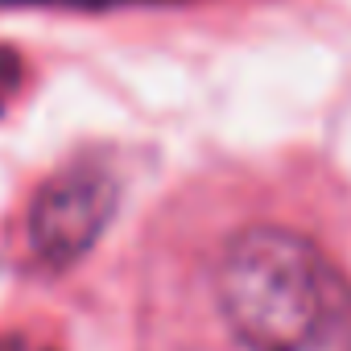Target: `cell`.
<instances>
[{
    "mask_svg": "<svg viewBox=\"0 0 351 351\" xmlns=\"http://www.w3.org/2000/svg\"><path fill=\"white\" fill-rule=\"evenodd\" d=\"M215 289L248 351H351V281L302 232L269 223L236 232Z\"/></svg>",
    "mask_w": 351,
    "mask_h": 351,
    "instance_id": "obj_1",
    "label": "cell"
},
{
    "mask_svg": "<svg viewBox=\"0 0 351 351\" xmlns=\"http://www.w3.org/2000/svg\"><path fill=\"white\" fill-rule=\"evenodd\" d=\"M112 211H116V178L104 165L79 161L54 173L29 207V244L38 261H46L50 269L75 265L95 248Z\"/></svg>",
    "mask_w": 351,
    "mask_h": 351,
    "instance_id": "obj_2",
    "label": "cell"
},
{
    "mask_svg": "<svg viewBox=\"0 0 351 351\" xmlns=\"http://www.w3.org/2000/svg\"><path fill=\"white\" fill-rule=\"evenodd\" d=\"M21 5H83V9H104V5H145V0H21Z\"/></svg>",
    "mask_w": 351,
    "mask_h": 351,
    "instance_id": "obj_3",
    "label": "cell"
},
{
    "mask_svg": "<svg viewBox=\"0 0 351 351\" xmlns=\"http://www.w3.org/2000/svg\"><path fill=\"white\" fill-rule=\"evenodd\" d=\"M13 83H17V66L0 54V108H5V99H9V91H13Z\"/></svg>",
    "mask_w": 351,
    "mask_h": 351,
    "instance_id": "obj_4",
    "label": "cell"
},
{
    "mask_svg": "<svg viewBox=\"0 0 351 351\" xmlns=\"http://www.w3.org/2000/svg\"><path fill=\"white\" fill-rule=\"evenodd\" d=\"M5 351H29V347H25V343H9Z\"/></svg>",
    "mask_w": 351,
    "mask_h": 351,
    "instance_id": "obj_5",
    "label": "cell"
}]
</instances>
